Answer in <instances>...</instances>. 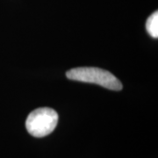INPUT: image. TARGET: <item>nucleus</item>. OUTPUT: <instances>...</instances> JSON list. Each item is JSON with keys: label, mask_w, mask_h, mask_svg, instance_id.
Listing matches in <instances>:
<instances>
[{"label": "nucleus", "mask_w": 158, "mask_h": 158, "mask_svg": "<svg viewBox=\"0 0 158 158\" xmlns=\"http://www.w3.org/2000/svg\"><path fill=\"white\" fill-rule=\"evenodd\" d=\"M66 77L70 80L95 84L109 90H122V84L107 70L94 67H81L67 71Z\"/></svg>", "instance_id": "nucleus-1"}, {"label": "nucleus", "mask_w": 158, "mask_h": 158, "mask_svg": "<svg viewBox=\"0 0 158 158\" xmlns=\"http://www.w3.org/2000/svg\"><path fill=\"white\" fill-rule=\"evenodd\" d=\"M57 123L58 114L54 109L40 107L29 114L26 127L31 135L40 138L51 134L56 127Z\"/></svg>", "instance_id": "nucleus-2"}, {"label": "nucleus", "mask_w": 158, "mask_h": 158, "mask_svg": "<svg viewBox=\"0 0 158 158\" xmlns=\"http://www.w3.org/2000/svg\"><path fill=\"white\" fill-rule=\"evenodd\" d=\"M146 29L148 34L153 38L158 37V12L155 11L151 14L146 22Z\"/></svg>", "instance_id": "nucleus-3"}]
</instances>
